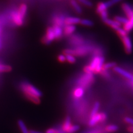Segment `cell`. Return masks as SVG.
<instances>
[{
  "instance_id": "6da1fadb",
  "label": "cell",
  "mask_w": 133,
  "mask_h": 133,
  "mask_svg": "<svg viewBox=\"0 0 133 133\" xmlns=\"http://www.w3.org/2000/svg\"><path fill=\"white\" fill-rule=\"evenodd\" d=\"M20 88L26 98L36 104L40 102V98L42 94L35 86L28 82H23L20 84Z\"/></svg>"
},
{
  "instance_id": "7a4b0ae2",
  "label": "cell",
  "mask_w": 133,
  "mask_h": 133,
  "mask_svg": "<svg viewBox=\"0 0 133 133\" xmlns=\"http://www.w3.org/2000/svg\"><path fill=\"white\" fill-rule=\"evenodd\" d=\"M104 62V58L102 56H95L89 65L93 73L97 74L101 73Z\"/></svg>"
},
{
  "instance_id": "3957f363",
  "label": "cell",
  "mask_w": 133,
  "mask_h": 133,
  "mask_svg": "<svg viewBox=\"0 0 133 133\" xmlns=\"http://www.w3.org/2000/svg\"><path fill=\"white\" fill-rule=\"evenodd\" d=\"M94 81V78L93 73H85L80 77L78 81V84L79 87L86 88L93 84Z\"/></svg>"
},
{
  "instance_id": "277c9868",
  "label": "cell",
  "mask_w": 133,
  "mask_h": 133,
  "mask_svg": "<svg viewBox=\"0 0 133 133\" xmlns=\"http://www.w3.org/2000/svg\"><path fill=\"white\" fill-rule=\"evenodd\" d=\"M107 115L104 113H97L92 117H90V119L89 122V125L90 127H93L98 123H103L107 120Z\"/></svg>"
},
{
  "instance_id": "5b68a950",
  "label": "cell",
  "mask_w": 133,
  "mask_h": 133,
  "mask_svg": "<svg viewBox=\"0 0 133 133\" xmlns=\"http://www.w3.org/2000/svg\"><path fill=\"white\" fill-rule=\"evenodd\" d=\"M56 39L55 32L53 27H49L47 29L46 33L42 38V42L45 44H49Z\"/></svg>"
},
{
  "instance_id": "8992f818",
  "label": "cell",
  "mask_w": 133,
  "mask_h": 133,
  "mask_svg": "<svg viewBox=\"0 0 133 133\" xmlns=\"http://www.w3.org/2000/svg\"><path fill=\"white\" fill-rule=\"evenodd\" d=\"M124 45L125 51L127 54H131L132 52V43L130 38L128 35L120 37Z\"/></svg>"
},
{
  "instance_id": "52a82bcc",
  "label": "cell",
  "mask_w": 133,
  "mask_h": 133,
  "mask_svg": "<svg viewBox=\"0 0 133 133\" xmlns=\"http://www.w3.org/2000/svg\"><path fill=\"white\" fill-rule=\"evenodd\" d=\"M74 50V56L82 57L87 55L91 50V48L88 46H81Z\"/></svg>"
},
{
  "instance_id": "ba28073f",
  "label": "cell",
  "mask_w": 133,
  "mask_h": 133,
  "mask_svg": "<svg viewBox=\"0 0 133 133\" xmlns=\"http://www.w3.org/2000/svg\"><path fill=\"white\" fill-rule=\"evenodd\" d=\"M12 19L14 23L17 26H21L23 23V18L20 16L18 11H14L11 14Z\"/></svg>"
},
{
  "instance_id": "9c48e42d",
  "label": "cell",
  "mask_w": 133,
  "mask_h": 133,
  "mask_svg": "<svg viewBox=\"0 0 133 133\" xmlns=\"http://www.w3.org/2000/svg\"><path fill=\"white\" fill-rule=\"evenodd\" d=\"M122 8L128 19L132 17L133 16V8L128 3H122Z\"/></svg>"
},
{
  "instance_id": "30bf717a",
  "label": "cell",
  "mask_w": 133,
  "mask_h": 133,
  "mask_svg": "<svg viewBox=\"0 0 133 133\" xmlns=\"http://www.w3.org/2000/svg\"><path fill=\"white\" fill-rule=\"evenodd\" d=\"M113 69L115 72H116L120 75H122V76L128 79L131 80L132 78L133 77V75L131 74L130 73L127 72V70H124V69H123L122 68L119 67V66H115V67L113 68Z\"/></svg>"
},
{
  "instance_id": "8fae6325",
  "label": "cell",
  "mask_w": 133,
  "mask_h": 133,
  "mask_svg": "<svg viewBox=\"0 0 133 133\" xmlns=\"http://www.w3.org/2000/svg\"><path fill=\"white\" fill-rule=\"evenodd\" d=\"M104 22L107 25H108V26H110L112 28L114 29L115 31H116L117 29L120 28V26H121V24L118 22L117 21H116L114 19H110L108 18L106 20H105Z\"/></svg>"
},
{
  "instance_id": "7c38bea8",
  "label": "cell",
  "mask_w": 133,
  "mask_h": 133,
  "mask_svg": "<svg viewBox=\"0 0 133 133\" xmlns=\"http://www.w3.org/2000/svg\"><path fill=\"white\" fill-rule=\"evenodd\" d=\"M81 19L78 17H70L64 19V22L66 25H74L76 24L80 23Z\"/></svg>"
},
{
  "instance_id": "4fadbf2b",
  "label": "cell",
  "mask_w": 133,
  "mask_h": 133,
  "mask_svg": "<svg viewBox=\"0 0 133 133\" xmlns=\"http://www.w3.org/2000/svg\"><path fill=\"white\" fill-rule=\"evenodd\" d=\"M84 93V90L81 87H78L73 91V96L75 98L79 99L83 97Z\"/></svg>"
},
{
  "instance_id": "5bb4252c",
  "label": "cell",
  "mask_w": 133,
  "mask_h": 133,
  "mask_svg": "<svg viewBox=\"0 0 133 133\" xmlns=\"http://www.w3.org/2000/svg\"><path fill=\"white\" fill-rule=\"evenodd\" d=\"M53 28L54 32H55L56 39H60L62 36V35H63V31H62L61 27L57 26V25H54Z\"/></svg>"
},
{
  "instance_id": "9a60e30c",
  "label": "cell",
  "mask_w": 133,
  "mask_h": 133,
  "mask_svg": "<svg viewBox=\"0 0 133 133\" xmlns=\"http://www.w3.org/2000/svg\"><path fill=\"white\" fill-rule=\"evenodd\" d=\"M76 30V27L74 25H66L64 28V33L66 36L71 35Z\"/></svg>"
},
{
  "instance_id": "2e32d148",
  "label": "cell",
  "mask_w": 133,
  "mask_h": 133,
  "mask_svg": "<svg viewBox=\"0 0 133 133\" xmlns=\"http://www.w3.org/2000/svg\"><path fill=\"white\" fill-rule=\"evenodd\" d=\"M123 28L127 33L130 32L133 29V16L132 17L129 19L128 22L126 24H124Z\"/></svg>"
},
{
  "instance_id": "e0dca14e",
  "label": "cell",
  "mask_w": 133,
  "mask_h": 133,
  "mask_svg": "<svg viewBox=\"0 0 133 133\" xmlns=\"http://www.w3.org/2000/svg\"><path fill=\"white\" fill-rule=\"evenodd\" d=\"M109 7L107 5V2H100L98 4L96 12L97 14H100L102 12L107 10V8Z\"/></svg>"
},
{
  "instance_id": "ac0fdd59",
  "label": "cell",
  "mask_w": 133,
  "mask_h": 133,
  "mask_svg": "<svg viewBox=\"0 0 133 133\" xmlns=\"http://www.w3.org/2000/svg\"><path fill=\"white\" fill-rule=\"evenodd\" d=\"M72 125V124L71 123V120H70V117L69 116H67V117L65 118L63 123V126H62V130L64 132H66L68 130V129L71 127Z\"/></svg>"
},
{
  "instance_id": "d6986e66",
  "label": "cell",
  "mask_w": 133,
  "mask_h": 133,
  "mask_svg": "<svg viewBox=\"0 0 133 133\" xmlns=\"http://www.w3.org/2000/svg\"><path fill=\"white\" fill-rule=\"evenodd\" d=\"M27 10V6L26 4L23 3L21 5V6L19 7V9L17 11L20 16L24 19L25 16L26 15V12Z\"/></svg>"
},
{
  "instance_id": "ffe728a7",
  "label": "cell",
  "mask_w": 133,
  "mask_h": 133,
  "mask_svg": "<svg viewBox=\"0 0 133 133\" xmlns=\"http://www.w3.org/2000/svg\"><path fill=\"white\" fill-rule=\"evenodd\" d=\"M118 129L119 128L116 125H109L107 126L104 128V130L107 132V133L114 132L118 130Z\"/></svg>"
},
{
  "instance_id": "44dd1931",
  "label": "cell",
  "mask_w": 133,
  "mask_h": 133,
  "mask_svg": "<svg viewBox=\"0 0 133 133\" xmlns=\"http://www.w3.org/2000/svg\"><path fill=\"white\" fill-rule=\"evenodd\" d=\"M70 4H71L72 6L75 10V11L77 12V13L78 14L82 13V8L76 1H75V0H71V1H70Z\"/></svg>"
},
{
  "instance_id": "7402d4cb",
  "label": "cell",
  "mask_w": 133,
  "mask_h": 133,
  "mask_svg": "<svg viewBox=\"0 0 133 133\" xmlns=\"http://www.w3.org/2000/svg\"><path fill=\"white\" fill-rule=\"evenodd\" d=\"M18 126L20 128V130L21 131L22 133H30L28 130L27 129V128L25 125L24 123L21 120H19L18 121Z\"/></svg>"
},
{
  "instance_id": "603a6c76",
  "label": "cell",
  "mask_w": 133,
  "mask_h": 133,
  "mask_svg": "<svg viewBox=\"0 0 133 133\" xmlns=\"http://www.w3.org/2000/svg\"><path fill=\"white\" fill-rule=\"evenodd\" d=\"M114 20H115L116 21H117L118 22L120 23V24H125L128 22L129 19L127 17H123V16H116L114 17Z\"/></svg>"
},
{
  "instance_id": "cb8c5ba5",
  "label": "cell",
  "mask_w": 133,
  "mask_h": 133,
  "mask_svg": "<svg viewBox=\"0 0 133 133\" xmlns=\"http://www.w3.org/2000/svg\"><path fill=\"white\" fill-rule=\"evenodd\" d=\"M99 107H100V104L98 102H96L94 104L93 109L91 111L90 117H92V116H93L94 115H95V114H97L98 113V111L99 109Z\"/></svg>"
},
{
  "instance_id": "d4e9b609",
  "label": "cell",
  "mask_w": 133,
  "mask_h": 133,
  "mask_svg": "<svg viewBox=\"0 0 133 133\" xmlns=\"http://www.w3.org/2000/svg\"><path fill=\"white\" fill-rule=\"evenodd\" d=\"M12 69L10 65L3 64L0 63V72H10Z\"/></svg>"
},
{
  "instance_id": "484cf974",
  "label": "cell",
  "mask_w": 133,
  "mask_h": 133,
  "mask_svg": "<svg viewBox=\"0 0 133 133\" xmlns=\"http://www.w3.org/2000/svg\"><path fill=\"white\" fill-rule=\"evenodd\" d=\"M115 66H116V63L115 62H109V63L104 64L102 69L108 70L110 68H114Z\"/></svg>"
},
{
  "instance_id": "4316f807",
  "label": "cell",
  "mask_w": 133,
  "mask_h": 133,
  "mask_svg": "<svg viewBox=\"0 0 133 133\" xmlns=\"http://www.w3.org/2000/svg\"><path fill=\"white\" fill-rule=\"evenodd\" d=\"M71 43L74 45H81L83 43V40L78 37H73Z\"/></svg>"
},
{
  "instance_id": "83f0119b",
  "label": "cell",
  "mask_w": 133,
  "mask_h": 133,
  "mask_svg": "<svg viewBox=\"0 0 133 133\" xmlns=\"http://www.w3.org/2000/svg\"><path fill=\"white\" fill-rule=\"evenodd\" d=\"M79 129V126L77 125H72L71 127H70L68 130H67L66 132L67 133H73L74 132H76Z\"/></svg>"
},
{
  "instance_id": "f1b7e54d",
  "label": "cell",
  "mask_w": 133,
  "mask_h": 133,
  "mask_svg": "<svg viewBox=\"0 0 133 133\" xmlns=\"http://www.w3.org/2000/svg\"><path fill=\"white\" fill-rule=\"evenodd\" d=\"M80 23L83 25V26H92L93 25V23L91 21L87 19H81Z\"/></svg>"
},
{
  "instance_id": "f546056e",
  "label": "cell",
  "mask_w": 133,
  "mask_h": 133,
  "mask_svg": "<svg viewBox=\"0 0 133 133\" xmlns=\"http://www.w3.org/2000/svg\"><path fill=\"white\" fill-rule=\"evenodd\" d=\"M115 31L116 32V33H117L118 36L120 37H120H122L123 36L128 35V33L124 30V28H122L120 27L118 29H117Z\"/></svg>"
},
{
  "instance_id": "4dcf8cb0",
  "label": "cell",
  "mask_w": 133,
  "mask_h": 133,
  "mask_svg": "<svg viewBox=\"0 0 133 133\" xmlns=\"http://www.w3.org/2000/svg\"><path fill=\"white\" fill-rule=\"evenodd\" d=\"M65 57H66V61H67L70 63H74L76 61V58H75L74 56L73 55H67L65 56Z\"/></svg>"
},
{
  "instance_id": "1f68e13d",
  "label": "cell",
  "mask_w": 133,
  "mask_h": 133,
  "mask_svg": "<svg viewBox=\"0 0 133 133\" xmlns=\"http://www.w3.org/2000/svg\"><path fill=\"white\" fill-rule=\"evenodd\" d=\"M86 133H107V132L105 131L104 129L99 128V129H95L90 130Z\"/></svg>"
},
{
  "instance_id": "d6a6232c",
  "label": "cell",
  "mask_w": 133,
  "mask_h": 133,
  "mask_svg": "<svg viewBox=\"0 0 133 133\" xmlns=\"http://www.w3.org/2000/svg\"><path fill=\"white\" fill-rule=\"evenodd\" d=\"M78 1L87 7H91L93 5L92 3L89 1V0H78Z\"/></svg>"
},
{
  "instance_id": "836d02e7",
  "label": "cell",
  "mask_w": 133,
  "mask_h": 133,
  "mask_svg": "<svg viewBox=\"0 0 133 133\" xmlns=\"http://www.w3.org/2000/svg\"><path fill=\"white\" fill-rule=\"evenodd\" d=\"M99 15H101V18L103 19V21H104L105 20H106L108 18V12L107 10H105V11H104L102 12Z\"/></svg>"
},
{
  "instance_id": "e575fe53",
  "label": "cell",
  "mask_w": 133,
  "mask_h": 133,
  "mask_svg": "<svg viewBox=\"0 0 133 133\" xmlns=\"http://www.w3.org/2000/svg\"><path fill=\"white\" fill-rule=\"evenodd\" d=\"M123 1V0H109V1H108L106 2L107 3L108 7H110L111 6L114 5V4L117 3H118V2H120V1Z\"/></svg>"
},
{
  "instance_id": "d590c367",
  "label": "cell",
  "mask_w": 133,
  "mask_h": 133,
  "mask_svg": "<svg viewBox=\"0 0 133 133\" xmlns=\"http://www.w3.org/2000/svg\"><path fill=\"white\" fill-rule=\"evenodd\" d=\"M55 25H57V26H59L60 27H61L63 24L64 23V22L60 18H56L55 20Z\"/></svg>"
},
{
  "instance_id": "8d00e7d4",
  "label": "cell",
  "mask_w": 133,
  "mask_h": 133,
  "mask_svg": "<svg viewBox=\"0 0 133 133\" xmlns=\"http://www.w3.org/2000/svg\"><path fill=\"white\" fill-rule=\"evenodd\" d=\"M64 54H65V55H73L74 56V49H65L63 51Z\"/></svg>"
},
{
  "instance_id": "74e56055",
  "label": "cell",
  "mask_w": 133,
  "mask_h": 133,
  "mask_svg": "<svg viewBox=\"0 0 133 133\" xmlns=\"http://www.w3.org/2000/svg\"><path fill=\"white\" fill-rule=\"evenodd\" d=\"M124 121L127 124L130 125L131 126H133V119L130 117H125L124 118Z\"/></svg>"
},
{
  "instance_id": "f35d334b",
  "label": "cell",
  "mask_w": 133,
  "mask_h": 133,
  "mask_svg": "<svg viewBox=\"0 0 133 133\" xmlns=\"http://www.w3.org/2000/svg\"><path fill=\"white\" fill-rule=\"evenodd\" d=\"M84 70L85 73H93L92 70H91V69L89 65L85 66L84 68Z\"/></svg>"
},
{
  "instance_id": "ab89813d",
  "label": "cell",
  "mask_w": 133,
  "mask_h": 133,
  "mask_svg": "<svg viewBox=\"0 0 133 133\" xmlns=\"http://www.w3.org/2000/svg\"><path fill=\"white\" fill-rule=\"evenodd\" d=\"M58 61H59V62L63 63V62H64L66 61V57L65 56H64L63 55H61L58 56Z\"/></svg>"
},
{
  "instance_id": "60d3db41",
  "label": "cell",
  "mask_w": 133,
  "mask_h": 133,
  "mask_svg": "<svg viewBox=\"0 0 133 133\" xmlns=\"http://www.w3.org/2000/svg\"><path fill=\"white\" fill-rule=\"evenodd\" d=\"M127 130H128V131L129 132L133 133V126L130 125V126H129V127H128L127 128Z\"/></svg>"
},
{
  "instance_id": "b9f144b4",
  "label": "cell",
  "mask_w": 133,
  "mask_h": 133,
  "mask_svg": "<svg viewBox=\"0 0 133 133\" xmlns=\"http://www.w3.org/2000/svg\"><path fill=\"white\" fill-rule=\"evenodd\" d=\"M29 132H30V133H43V132L37 131V130H31L30 131H29Z\"/></svg>"
},
{
  "instance_id": "7bdbcfd3",
  "label": "cell",
  "mask_w": 133,
  "mask_h": 133,
  "mask_svg": "<svg viewBox=\"0 0 133 133\" xmlns=\"http://www.w3.org/2000/svg\"><path fill=\"white\" fill-rule=\"evenodd\" d=\"M130 81H131V83L133 84V77L132 78V79H131Z\"/></svg>"
}]
</instances>
